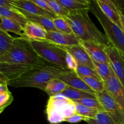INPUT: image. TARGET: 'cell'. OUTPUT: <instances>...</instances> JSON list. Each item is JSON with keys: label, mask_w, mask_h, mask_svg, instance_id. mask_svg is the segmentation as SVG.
<instances>
[{"label": "cell", "mask_w": 124, "mask_h": 124, "mask_svg": "<svg viewBox=\"0 0 124 124\" xmlns=\"http://www.w3.org/2000/svg\"><path fill=\"white\" fill-rule=\"evenodd\" d=\"M61 80L65 82L66 85L69 87L84 91L92 94H96V93L94 92L85 81L78 75L76 71H69L66 73L64 74L59 78Z\"/></svg>", "instance_id": "cell-13"}, {"label": "cell", "mask_w": 124, "mask_h": 124, "mask_svg": "<svg viewBox=\"0 0 124 124\" xmlns=\"http://www.w3.org/2000/svg\"><path fill=\"white\" fill-rule=\"evenodd\" d=\"M88 124H116L113 119L106 111H99L93 119H87Z\"/></svg>", "instance_id": "cell-25"}, {"label": "cell", "mask_w": 124, "mask_h": 124, "mask_svg": "<svg viewBox=\"0 0 124 124\" xmlns=\"http://www.w3.org/2000/svg\"><path fill=\"white\" fill-rule=\"evenodd\" d=\"M105 90L124 111V87L113 71L111 77L105 82Z\"/></svg>", "instance_id": "cell-10"}, {"label": "cell", "mask_w": 124, "mask_h": 124, "mask_svg": "<svg viewBox=\"0 0 124 124\" xmlns=\"http://www.w3.org/2000/svg\"><path fill=\"white\" fill-rule=\"evenodd\" d=\"M76 72L77 73L78 75L81 76L92 77L101 80L95 70H93V69H91L88 67L85 66V65H81V64H78Z\"/></svg>", "instance_id": "cell-31"}, {"label": "cell", "mask_w": 124, "mask_h": 124, "mask_svg": "<svg viewBox=\"0 0 124 124\" xmlns=\"http://www.w3.org/2000/svg\"><path fill=\"white\" fill-rule=\"evenodd\" d=\"M34 2H35L36 4H37L39 7H40L41 8H42V9H44V10H46V12H48V13H51V14L53 15H56L54 14V12L53 11V10L52 9V8L50 7V6L48 4L47 2L46 1V0H32Z\"/></svg>", "instance_id": "cell-34"}, {"label": "cell", "mask_w": 124, "mask_h": 124, "mask_svg": "<svg viewBox=\"0 0 124 124\" xmlns=\"http://www.w3.org/2000/svg\"><path fill=\"white\" fill-rule=\"evenodd\" d=\"M61 94H63L67 98L71 99L73 101L85 99V98H96V94H92L84 91L80 90L76 88L67 86L65 90Z\"/></svg>", "instance_id": "cell-21"}, {"label": "cell", "mask_w": 124, "mask_h": 124, "mask_svg": "<svg viewBox=\"0 0 124 124\" xmlns=\"http://www.w3.org/2000/svg\"><path fill=\"white\" fill-rule=\"evenodd\" d=\"M67 85L59 78H55L50 80L46 86L44 92L50 96L57 95L62 93Z\"/></svg>", "instance_id": "cell-22"}, {"label": "cell", "mask_w": 124, "mask_h": 124, "mask_svg": "<svg viewBox=\"0 0 124 124\" xmlns=\"http://www.w3.org/2000/svg\"><path fill=\"white\" fill-rule=\"evenodd\" d=\"M0 17L8 18L20 24L23 28L27 23L29 22L24 15L16 7V9H8L3 7H0Z\"/></svg>", "instance_id": "cell-18"}, {"label": "cell", "mask_w": 124, "mask_h": 124, "mask_svg": "<svg viewBox=\"0 0 124 124\" xmlns=\"http://www.w3.org/2000/svg\"><path fill=\"white\" fill-rule=\"evenodd\" d=\"M46 40L62 47L79 45L81 39L75 34H67L58 31H47Z\"/></svg>", "instance_id": "cell-11"}, {"label": "cell", "mask_w": 124, "mask_h": 124, "mask_svg": "<svg viewBox=\"0 0 124 124\" xmlns=\"http://www.w3.org/2000/svg\"><path fill=\"white\" fill-rule=\"evenodd\" d=\"M46 113L47 121L50 124L62 123L76 113L75 103L62 94L50 96L46 105Z\"/></svg>", "instance_id": "cell-4"}, {"label": "cell", "mask_w": 124, "mask_h": 124, "mask_svg": "<svg viewBox=\"0 0 124 124\" xmlns=\"http://www.w3.org/2000/svg\"><path fill=\"white\" fill-rule=\"evenodd\" d=\"M66 63L68 70H70V71H76L79 63L75 59V58L68 52L66 56Z\"/></svg>", "instance_id": "cell-33"}, {"label": "cell", "mask_w": 124, "mask_h": 124, "mask_svg": "<svg viewBox=\"0 0 124 124\" xmlns=\"http://www.w3.org/2000/svg\"><path fill=\"white\" fill-rule=\"evenodd\" d=\"M93 64L95 67V70L99 75L101 79L105 83L111 77L113 70L110 64L105 63H100L93 61Z\"/></svg>", "instance_id": "cell-23"}, {"label": "cell", "mask_w": 124, "mask_h": 124, "mask_svg": "<svg viewBox=\"0 0 124 124\" xmlns=\"http://www.w3.org/2000/svg\"><path fill=\"white\" fill-rule=\"evenodd\" d=\"M53 22L57 31L67 34H74L69 23L61 17H57L53 19Z\"/></svg>", "instance_id": "cell-28"}, {"label": "cell", "mask_w": 124, "mask_h": 124, "mask_svg": "<svg viewBox=\"0 0 124 124\" xmlns=\"http://www.w3.org/2000/svg\"><path fill=\"white\" fill-rule=\"evenodd\" d=\"M87 119L85 117H83V116H81V115H78V114H74V115H71V116L68 117L67 119H66L65 122H69V123L71 124H75V123H78L82 121H85Z\"/></svg>", "instance_id": "cell-35"}, {"label": "cell", "mask_w": 124, "mask_h": 124, "mask_svg": "<svg viewBox=\"0 0 124 124\" xmlns=\"http://www.w3.org/2000/svg\"><path fill=\"white\" fill-rule=\"evenodd\" d=\"M69 71L47 62L44 66L33 69L19 78L10 81L8 85L15 88L33 87L45 91L47 84L50 80L59 78Z\"/></svg>", "instance_id": "cell-3"}, {"label": "cell", "mask_w": 124, "mask_h": 124, "mask_svg": "<svg viewBox=\"0 0 124 124\" xmlns=\"http://www.w3.org/2000/svg\"><path fill=\"white\" fill-rule=\"evenodd\" d=\"M25 38L29 41L46 40L47 31L41 25L29 21L23 28Z\"/></svg>", "instance_id": "cell-16"}, {"label": "cell", "mask_w": 124, "mask_h": 124, "mask_svg": "<svg viewBox=\"0 0 124 124\" xmlns=\"http://www.w3.org/2000/svg\"><path fill=\"white\" fill-rule=\"evenodd\" d=\"M48 4L50 6L54 14L58 17L65 18L67 17L70 12L66 9L60 2L57 0H46Z\"/></svg>", "instance_id": "cell-27"}, {"label": "cell", "mask_w": 124, "mask_h": 124, "mask_svg": "<svg viewBox=\"0 0 124 124\" xmlns=\"http://www.w3.org/2000/svg\"><path fill=\"white\" fill-rule=\"evenodd\" d=\"M1 18V24H0V30L5 32H12L16 35H19L20 37L25 38L23 31V27L16 22L8 19V18L0 17Z\"/></svg>", "instance_id": "cell-19"}, {"label": "cell", "mask_w": 124, "mask_h": 124, "mask_svg": "<svg viewBox=\"0 0 124 124\" xmlns=\"http://www.w3.org/2000/svg\"><path fill=\"white\" fill-rule=\"evenodd\" d=\"M47 63L38 54L29 40L19 36L16 38L8 52L0 56V73L10 81Z\"/></svg>", "instance_id": "cell-1"}, {"label": "cell", "mask_w": 124, "mask_h": 124, "mask_svg": "<svg viewBox=\"0 0 124 124\" xmlns=\"http://www.w3.org/2000/svg\"><path fill=\"white\" fill-rule=\"evenodd\" d=\"M74 102L75 103L82 104V105L94 109V110H97L98 111H105L97 98H85V99L75 101Z\"/></svg>", "instance_id": "cell-30"}, {"label": "cell", "mask_w": 124, "mask_h": 124, "mask_svg": "<svg viewBox=\"0 0 124 124\" xmlns=\"http://www.w3.org/2000/svg\"><path fill=\"white\" fill-rule=\"evenodd\" d=\"M30 42L38 54L46 62L69 70L66 63L67 52L62 46L48 40L30 41Z\"/></svg>", "instance_id": "cell-5"}, {"label": "cell", "mask_w": 124, "mask_h": 124, "mask_svg": "<svg viewBox=\"0 0 124 124\" xmlns=\"http://www.w3.org/2000/svg\"><path fill=\"white\" fill-rule=\"evenodd\" d=\"M69 12L90 10L91 1L88 0H58Z\"/></svg>", "instance_id": "cell-20"}, {"label": "cell", "mask_w": 124, "mask_h": 124, "mask_svg": "<svg viewBox=\"0 0 124 124\" xmlns=\"http://www.w3.org/2000/svg\"><path fill=\"white\" fill-rule=\"evenodd\" d=\"M63 48L67 52L71 54L79 64L95 70V67L93 64V60L81 45L63 47Z\"/></svg>", "instance_id": "cell-15"}, {"label": "cell", "mask_w": 124, "mask_h": 124, "mask_svg": "<svg viewBox=\"0 0 124 124\" xmlns=\"http://www.w3.org/2000/svg\"><path fill=\"white\" fill-rule=\"evenodd\" d=\"M13 97L10 91L0 92V113H2L7 107L13 102Z\"/></svg>", "instance_id": "cell-32"}, {"label": "cell", "mask_w": 124, "mask_h": 124, "mask_svg": "<svg viewBox=\"0 0 124 124\" xmlns=\"http://www.w3.org/2000/svg\"><path fill=\"white\" fill-rule=\"evenodd\" d=\"M79 76L95 93H101L105 90V83L102 80H99L92 77Z\"/></svg>", "instance_id": "cell-26"}, {"label": "cell", "mask_w": 124, "mask_h": 124, "mask_svg": "<svg viewBox=\"0 0 124 124\" xmlns=\"http://www.w3.org/2000/svg\"><path fill=\"white\" fill-rule=\"evenodd\" d=\"M8 84L6 82H0V92H6L10 91L8 88Z\"/></svg>", "instance_id": "cell-36"}, {"label": "cell", "mask_w": 124, "mask_h": 124, "mask_svg": "<svg viewBox=\"0 0 124 124\" xmlns=\"http://www.w3.org/2000/svg\"><path fill=\"white\" fill-rule=\"evenodd\" d=\"M105 51L114 73L124 87V53L112 45L105 47Z\"/></svg>", "instance_id": "cell-8"}, {"label": "cell", "mask_w": 124, "mask_h": 124, "mask_svg": "<svg viewBox=\"0 0 124 124\" xmlns=\"http://www.w3.org/2000/svg\"><path fill=\"white\" fill-rule=\"evenodd\" d=\"M15 39L16 38L7 32L0 30V56H2L8 52Z\"/></svg>", "instance_id": "cell-24"}, {"label": "cell", "mask_w": 124, "mask_h": 124, "mask_svg": "<svg viewBox=\"0 0 124 124\" xmlns=\"http://www.w3.org/2000/svg\"><path fill=\"white\" fill-rule=\"evenodd\" d=\"M12 2L17 8L23 10L30 14L43 16L52 19L58 17L42 9L32 0H12Z\"/></svg>", "instance_id": "cell-14"}, {"label": "cell", "mask_w": 124, "mask_h": 124, "mask_svg": "<svg viewBox=\"0 0 124 124\" xmlns=\"http://www.w3.org/2000/svg\"><path fill=\"white\" fill-rule=\"evenodd\" d=\"M79 44L84 48L92 60L98 62L105 63L110 65V59L105 51L106 47L93 41L82 40H81Z\"/></svg>", "instance_id": "cell-9"}, {"label": "cell", "mask_w": 124, "mask_h": 124, "mask_svg": "<svg viewBox=\"0 0 124 124\" xmlns=\"http://www.w3.org/2000/svg\"><path fill=\"white\" fill-rule=\"evenodd\" d=\"M75 106H76V113L85 117L86 119L94 118L99 111L78 103H75Z\"/></svg>", "instance_id": "cell-29"}, {"label": "cell", "mask_w": 124, "mask_h": 124, "mask_svg": "<svg viewBox=\"0 0 124 124\" xmlns=\"http://www.w3.org/2000/svg\"><path fill=\"white\" fill-rule=\"evenodd\" d=\"M96 98L99 101L104 110L111 116L116 124H124V111L106 90L101 93H96Z\"/></svg>", "instance_id": "cell-7"}, {"label": "cell", "mask_w": 124, "mask_h": 124, "mask_svg": "<svg viewBox=\"0 0 124 124\" xmlns=\"http://www.w3.org/2000/svg\"><path fill=\"white\" fill-rule=\"evenodd\" d=\"M96 1L104 14L113 23L122 29L120 18L121 10L115 0H96Z\"/></svg>", "instance_id": "cell-12"}, {"label": "cell", "mask_w": 124, "mask_h": 124, "mask_svg": "<svg viewBox=\"0 0 124 124\" xmlns=\"http://www.w3.org/2000/svg\"><path fill=\"white\" fill-rule=\"evenodd\" d=\"M18 9L24 15V16L29 21L33 22V23H35L38 25H41L42 27L44 28L47 31H57L54 25V23L53 22V19H51V18L43 16L30 14V13H27V12H25L24 10L20 9V8H18Z\"/></svg>", "instance_id": "cell-17"}, {"label": "cell", "mask_w": 124, "mask_h": 124, "mask_svg": "<svg viewBox=\"0 0 124 124\" xmlns=\"http://www.w3.org/2000/svg\"><path fill=\"white\" fill-rule=\"evenodd\" d=\"M90 12L98 19L111 44L124 53V32L121 27L113 23L104 14L96 1H91Z\"/></svg>", "instance_id": "cell-6"}, {"label": "cell", "mask_w": 124, "mask_h": 124, "mask_svg": "<svg viewBox=\"0 0 124 124\" xmlns=\"http://www.w3.org/2000/svg\"><path fill=\"white\" fill-rule=\"evenodd\" d=\"M90 10L70 12L65 20L69 23L74 34L82 41H93L104 47L110 46L107 36L96 27L90 18Z\"/></svg>", "instance_id": "cell-2"}, {"label": "cell", "mask_w": 124, "mask_h": 124, "mask_svg": "<svg viewBox=\"0 0 124 124\" xmlns=\"http://www.w3.org/2000/svg\"><path fill=\"white\" fill-rule=\"evenodd\" d=\"M120 18H121V23L122 25V29L124 32V14L121 11L120 13Z\"/></svg>", "instance_id": "cell-37"}]
</instances>
